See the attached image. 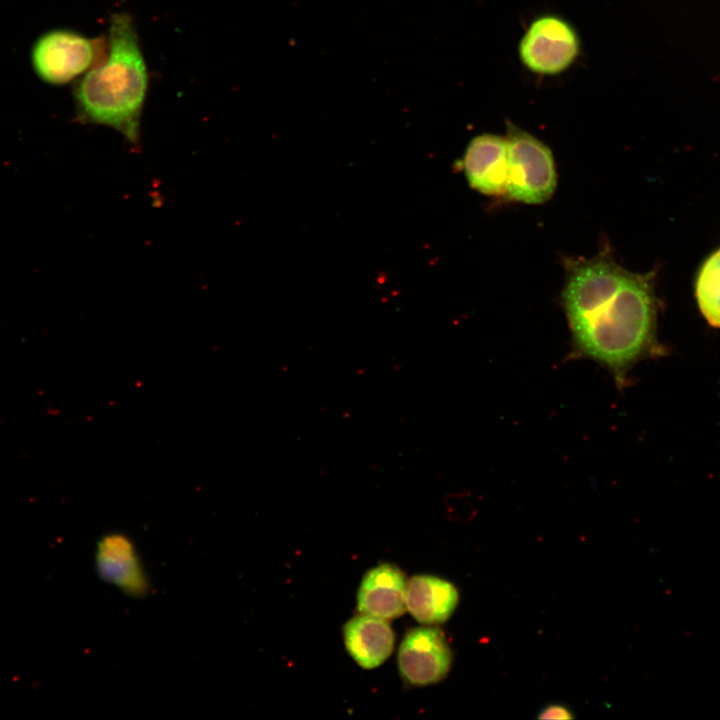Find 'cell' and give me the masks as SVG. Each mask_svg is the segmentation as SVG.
Here are the masks:
<instances>
[{
  "label": "cell",
  "instance_id": "obj_9",
  "mask_svg": "<svg viewBox=\"0 0 720 720\" xmlns=\"http://www.w3.org/2000/svg\"><path fill=\"white\" fill-rule=\"evenodd\" d=\"M407 581L402 570L384 563L370 569L362 578L357 593L361 614L385 620L402 616L406 610Z\"/></svg>",
  "mask_w": 720,
  "mask_h": 720
},
{
  "label": "cell",
  "instance_id": "obj_8",
  "mask_svg": "<svg viewBox=\"0 0 720 720\" xmlns=\"http://www.w3.org/2000/svg\"><path fill=\"white\" fill-rule=\"evenodd\" d=\"M463 170L470 186L488 196H506L509 175L505 136L481 134L465 150Z\"/></svg>",
  "mask_w": 720,
  "mask_h": 720
},
{
  "label": "cell",
  "instance_id": "obj_2",
  "mask_svg": "<svg viewBox=\"0 0 720 720\" xmlns=\"http://www.w3.org/2000/svg\"><path fill=\"white\" fill-rule=\"evenodd\" d=\"M107 37L105 59L75 82L76 119L113 128L138 146L149 74L133 18L112 14Z\"/></svg>",
  "mask_w": 720,
  "mask_h": 720
},
{
  "label": "cell",
  "instance_id": "obj_3",
  "mask_svg": "<svg viewBox=\"0 0 720 720\" xmlns=\"http://www.w3.org/2000/svg\"><path fill=\"white\" fill-rule=\"evenodd\" d=\"M107 53V36L88 37L71 29L56 28L35 40L30 56L37 77L59 86L80 78L101 63Z\"/></svg>",
  "mask_w": 720,
  "mask_h": 720
},
{
  "label": "cell",
  "instance_id": "obj_7",
  "mask_svg": "<svg viewBox=\"0 0 720 720\" xmlns=\"http://www.w3.org/2000/svg\"><path fill=\"white\" fill-rule=\"evenodd\" d=\"M98 577L131 597L144 596L149 578L133 540L122 532L101 536L95 549Z\"/></svg>",
  "mask_w": 720,
  "mask_h": 720
},
{
  "label": "cell",
  "instance_id": "obj_5",
  "mask_svg": "<svg viewBox=\"0 0 720 720\" xmlns=\"http://www.w3.org/2000/svg\"><path fill=\"white\" fill-rule=\"evenodd\" d=\"M580 52V39L563 18L544 15L535 19L519 44L522 64L531 72L557 75L568 69Z\"/></svg>",
  "mask_w": 720,
  "mask_h": 720
},
{
  "label": "cell",
  "instance_id": "obj_11",
  "mask_svg": "<svg viewBox=\"0 0 720 720\" xmlns=\"http://www.w3.org/2000/svg\"><path fill=\"white\" fill-rule=\"evenodd\" d=\"M458 591L447 580L431 575H415L407 580L406 609L421 624L446 621L458 604Z\"/></svg>",
  "mask_w": 720,
  "mask_h": 720
},
{
  "label": "cell",
  "instance_id": "obj_13",
  "mask_svg": "<svg viewBox=\"0 0 720 720\" xmlns=\"http://www.w3.org/2000/svg\"><path fill=\"white\" fill-rule=\"evenodd\" d=\"M538 719H573L574 715L568 709V707L562 704H549L544 707L539 715Z\"/></svg>",
  "mask_w": 720,
  "mask_h": 720
},
{
  "label": "cell",
  "instance_id": "obj_10",
  "mask_svg": "<svg viewBox=\"0 0 720 720\" xmlns=\"http://www.w3.org/2000/svg\"><path fill=\"white\" fill-rule=\"evenodd\" d=\"M343 635L348 653L365 669L378 667L393 651L394 632L388 622L379 617L355 616L344 625Z\"/></svg>",
  "mask_w": 720,
  "mask_h": 720
},
{
  "label": "cell",
  "instance_id": "obj_12",
  "mask_svg": "<svg viewBox=\"0 0 720 720\" xmlns=\"http://www.w3.org/2000/svg\"><path fill=\"white\" fill-rule=\"evenodd\" d=\"M698 306L710 325L720 328V249L702 265L696 280Z\"/></svg>",
  "mask_w": 720,
  "mask_h": 720
},
{
  "label": "cell",
  "instance_id": "obj_4",
  "mask_svg": "<svg viewBox=\"0 0 720 720\" xmlns=\"http://www.w3.org/2000/svg\"><path fill=\"white\" fill-rule=\"evenodd\" d=\"M509 175L506 197L526 204L549 200L557 185L551 150L538 138L506 122Z\"/></svg>",
  "mask_w": 720,
  "mask_h": 720
},
{
  "label": "cell",
  "instance_id": "obj_6",
  "mask_svg": "<svg viewBox=\"0 0 720 720\" xmlns=\"http://www.w3.org/2000/svg\"><path fill=\"white\" fill-rule=\"evenodd\" d=\"M452 650L438 628L417 627L409 630L398 650L401 676L415 686L442 681L452 664Z\"/></svg>",
  "mask_w": 720,
  "mask_h": 720
},
{
  "label": "cell",
  "instance_id": "obj_1",
  "mask_svg": "<svg viewBox=\"0 0 720 720\" xmlns=\"http://www.w3.org/2000/svg\"><path fill=\"white\" fill-rule=\"evenodd\" d=\"M562 306L580 356L622 381L655 346L657 299L653 273L630 272L608 248L567 259Z\"/></svg>",
  "mask_w": 720,
  "mask_h": 720
}]
</instances>
